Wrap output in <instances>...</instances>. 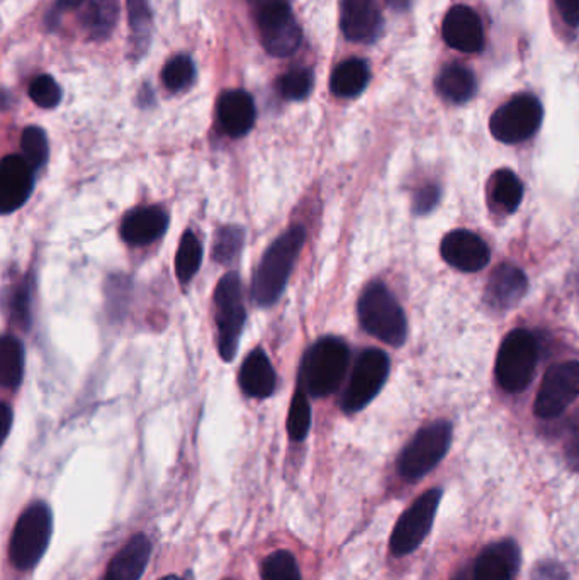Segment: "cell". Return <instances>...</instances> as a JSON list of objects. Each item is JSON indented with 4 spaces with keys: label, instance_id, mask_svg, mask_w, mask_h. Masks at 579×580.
Returning a JSON list of instances; mask_svg holds the SVG:
<instances>
[{
    "label": "cell",
    "instance_id": "40",
    "mask_svg": "<svg viewBox=\"0 0 579 580\" xmlns=\"http://www.w3.org/2000/svg\"><path fill=\"white\" fill-rule=\"evenodd\" d=\"M556 5L569 26H579V0H556Z\"/></svg>",
    "mask_w": 579,
    "mask_h": 580
},
{
    "label": "cell",
    "instance_id": "45",
    "mask_svg": "<svg viewBox=\"0 0 579 580\" xmlns=\"http://www.w3.org/2000/svg\"><path fill=\"white\" fill-rule=\"evenodd\" d=\"M454 580H472V573L469 576L468 570H462V572L457 573V576L454 577Z\"/></svg>",
    "mask_w": 579,
    "mask_h": 580
},
{
    "label": "cell",
    "instance_id": "2",
    "mask_svg": "<svg viewBox=\"0 0 579 580\" xmlns=\"http://www.w3.org/2000/svg\"><path fill=\"white\" fill-rule=\"evenodd\" d=\"M350 351L340 338H322L304 355L301 365V382L313 397L334 394L346 378L349 368Z\"/></svg>",
    "mask_w": 579,
    "mask_h": 580
},
{
    "label": "cell",
    "instance_id": "20",
    "mask_svg": "<svg viewBox=\"0 0 579 580\" xmlns=\"http://www.w3.org/2000/svg\"><path fill=\"white\" fill-rule=\"evenodd\" d=\"M169 228V216L158 206L138 207L126 214L121 225V237L126 243L143 246L164 237Z\"/></svg>",
    "mask_w": 579,
    "mask_h": 580
},
{
    "label": "cell",
    "instance_id": "23",
    "mask_svg": "<svg viewBox=\"0 0 579 580\" xmlns=\"http://www.w3.org/2000/svg\"><path fill=\"white\" fill-rule=\"evenodd\" d=\"M276 372L269 357L262 348H255L240 368V386L250 397L265 399L276 390Z\"/></svg>",
    "mask_w": 579,
    "mask_h": 580
},
{
    "label": "cell",
    "instance_id": "6",
    "mask_svg": "<svg viewBox=\"0 0 579 580\" xmlns=\"http://www.w3.org/2000/svg\"><path fill=\"white\" fill-rule=\"evenodd\" d=\"M453 442V426L437 421L420 430L401 451L398 470L407 481H419L438 466Z\"/></svg>",
    "mask_w": 579,
    "mask_h": 580
},
{
    "label": "cell",
    "instance_id": "27",
    "mask_svg": "<svg viewBox=\"0 0 579 580\" xmlns=\"http://www.w3.org/2000/svg\"><path fill=\"white\" fill-rule=\"evenodd\" d=\"M24 374V348L16 336L5 335L0 341V384L17 389Z\"/></svg>",
    "mask_w": 579,
    "mask_h": 580
},
{
    "label": "cell",
    "instance_id": "31",
    "mask_svg": "<svg viewBox=\"0 0 579 580\" xmlns=\"http://www.w3.org/2000/svg\"><path fill=\"white\" fill-rule=\"evenodd\" d=\"M315 85V75L310 69H292L277 82L280 96L288 100H303Z\"/></svg>",
    "mask_w": 579,
    "mask_h": 580
},
{
    "label": "cell",
    "instance_id": "18",
    "mask_svg": "<svg viewBox=\"0 0 579 580\" xmlns=\"http://www.w3.org/2000/svg\"><path fill=\"white\" fill-rule=\"evenodd\" d=\"M75 15L84 35L102 41L112 35L120 21V0H75Z\"/></svg>",
    "mask_w": 579,
    "mask_h": 580
},
{
    "label": "cell",
    "instance_id": "10",
    "mask_svg": "<svg viewBox=\"0 0 579 580\" xmlns=\"http://www.w3.org/2000/svg\"><path fill=\"white\" fill-rule=\"evenodd\" d=\"M541 102L529 94L514 97L496 109L490 121L493 136L502 143H520L535 134L542 122Z\"/></svg>",
    "mask_w": 579,
    "mask_h": 580
},
{
    "label": "cell",
    "instance_id": "34",
    "mask_svg": "<svg viewBox=\"0 0 579 580\" xmlns=\"http://www.w3.org/2000/svg\"><path fill=\"white\" fill-rule=\"evenodd\" d=\"M311 426V408L306 394L298 390L292 397L288 416V433L294 442L306 438Z\"/></svg>",
    "mask_w": 579,
    "mask_h": 580
},
{
    "label": "cell",
    "instance_id": "11",
    "mask_svg": "<svg viewBox=\"0 0 579 580\" xmlns=\"http://www.w3.org/2000/svg\"><path fill=\"white\" fill-rule=\"evenodd\" d=\"M578 396L579 362L557 363L545 372L533 409L542 420H553L560 416Z\"/></svg>",
    "mask_w": 579,
    "mask_h": 580
},
{
    "label": "cell",
    "instance_id": "36",
    "mask_svg": "<svg viewBox=\"0 0 579 580\" xmlns=\"http://www.w3.org/2000/svg\"><path fill=\"white\" fill-rule=\"evenodd\" d=\"M29 97L41 109H53L62 100V88L53 76L39 75L29 85Z\"/></svg>",
    "mask_w": 579,
    "mask_h": 580
},
{
    "label": "cell",
    "instance_id": "44",
    "mask_svg": "<svg viewBox=\"0 0 579 580\" xmlns=\"http://www.w3.org/2000/svg\"><path fill=\"white\" fill-rule=\"evenodd\" d=\"M388 4L391 5L393 9H398V11H401V9L408 8L410 0H388Z\"/></svg>",
    "mask_w": 579,
    "mask_h": 580
},
{
    "label": "cell",
    "instance_id": "14",
    "mask_svg": "<svg viewBox=\"0 0 579 580\" xmlns=\"http://www.w3.org/2000/svg\"><path fill=\"white\" fill-rule=\"evenodd\" d=\"M441 253L447 264L460 271H478L492 258L487 244L478 234L457 229L442 241Z\"/></svg>",
    "mask_w": 579,
    "mask_h": 580
},
{
    "label": "cell",
    "instance_id": "43",
    "mask_svg": "<svg viewBox=\"0 0 579 580\" xmlns=\"http://www.w3.org/2000/svg\"><path fill=\"white\" fill-rule=\"evenodd\" d=\"M250 2H252L254 5H257L258 11L269 8V5L288 4V0H250Z\"/></svg>",
    "mask_w": 579,
    "mask_h": 580
},
{
    "label": "cell",
    "instance_id": "4",
    "mask_svg": "<svg viewBox=\"0 0 579 580\" xmlns=\"http://www.w3.org/2000/svg\"><path fill=\"white\" fill-rule=\"evenodd\" d=\"M53 516L47 504L35 503L20 516L12 533L9 555L20 570H29L41 560L50 545Z\"/></svg>",
    "mask_w": 579,
    "mask_h": 580
},
{
    "label": "cell",
    "instance_id": "13",
    "mask_svg": "<svg viewBox=\"0 0 579 580\" xmlns=\"http://www.w3.org/2000/svg\"><path fill=\"white\" fill-rule=\"evenodd\" d=\"M32 165L27 164L23 155H8L0 164V209L9 214L20 209L32 195L33 179Z\"/></svg>",
    "mask_w": 579,
    "mask_h": 580
},
{
    "label": "cell",
    "instance_id": "8",
    "mask_svg": "<svg viewBox=\"0 0 579 580\" xmlns=\"http://www.w3.org/2000/svg\"><path fill=\"white\" fill-rule=\"evenodd\" d=\"M442 500L441 488H432L411 504L410 508L398 519L391 534V554L405 557L422 545L429 536Z\"/></svg>",
    "mask_w": 579,
    "mask_h": 580
},
{
    "label": "cell",
    "instance_id": "35",
    "mask_svg": "<svg viewBox=\"0 0 579 580\" xmlns=\"http://www.w3.org/2000/svg\"><path fill=\"white\" fill-rule=\"evenodd\" d=\"M243 238L245 234L237 226H225V228L219 229L218 234H216L215 253H213L215 259H218L219 264L222 265L233 262L242 250Z\"/></svg>",
    "mask_w": 579,
    "mask_h": 580
},
{
    "label": "cell",
    "instance_id": "7",
    "mask_svg": "<svg viewBox=\"0 0 579 580\" xmlns=\"http://www.w3.org/2000/svg\"><path fill=\"white\" fill-rule=\"evenodd\" d=\"M216 323L219 331V353L222 360L234 359L239 351L240 336L245 325V305L239 275L227 274L216 287Z\"/></svg>",
    "mask_w": 579,
    "mask_h": 580
},
{
    "label": "cell",
    "instance_id": "39",
    "mask_svg": "<svg viewBox=\"0 0 579 580\" xmlns=\"http://www.w3.org/2000/svg\"><path fill=\"white\" fill-rule=\"evenodd\" d=\"M438 195H441V192L435 185H425L414 198V210L419 214L430 213V210L434 209L435 204L438 203Z\"/></svg>",
    "mask_w": 579,
    "mask_h": 580
},
{
    "label": "cell",
    "instance_id": "38",
    "mask_svg": "<svg viewBox=\"0 0 579 580\" xmlns=\"http://www.w3.org/2000/svg\"><path fill=\"white\" fill-rule=\"evenodd\" d=\"M12 310H14L16 319L20 321L21 325L27 328L29 319H32V314H29V287L23 286L17 290L16 299L12 302Z\"/></svg>",
    "mask_w": 579,
    "mask_h": 580
},
{
    "label": "cell",
    "instance_id": "25",
    "mask_svg": "<svg viewBox=\"0 0 579 580\" xmlns=\"http://www.w3.org/2000/svg\"><path fill=\"white\" fill-rule=\"evenodd\" d=\"M131 31V53L136 60L148 50L152 41V9L148 0H126Z\"/></svg>",
    "mask_w": 579,
    "mask_h": 580
},
{
    "label": "cell",
    "instance_id": "15",
    "mask_svg": "<svg viewBox=\"0 0 579 580\" xmlns=\"http://www.w3.org/2000/svg\"><path fill=\"white\" fill-rule=\"evenodd\" d=\"M520 565V546L514 540H502L481 552L472 569V580H515Z\"/></svg>",
    "mask_w": 579,
    "mask_h": 580
},
{
    "label": "cell",
    "instance_id": "47",
    "mask_svg": "<svg viewBox=\"0 0 579 580\" xmlns=\"http://www.w3.org/2000/svg\"><path fill=\"white\" fill-rule=\"evenodd\" d=\"M227 580H230V579H227Z\"/></svg>",
    "mask_w": 579,
    "mask_h": 580
},
{
    "label": "cell",
    "instance_id": "17",
    "mask_svg": "<svg viewBox=\"0 0 579 580\" xmlns=\"http://www.w3.org/2000/svg\"><path fill=\"white\" fill-rule=\"evenodd\" d=\"M383 15L376 0H341L340 27L347 39L369 43L377 38Z\"/></svg>",
    "mask_w": 579,
    "mask_h": 580
},
{
    "label": "cell",
    "instance_id": "9",
    "mask_svg": "<svg viewBox=\"0 0 579 580\" xmlns=\"http://www.w3.org/2000/svg\"><path fill=\"white\" fill-rule=\"evenodd\" d=\"M389 375V359L384 351L365 350L353 365L349 386L343 394L341 408L346 412H358L383 389L384 382Z\"/></svg>",
    "mask_w": 579,
    "mask_h": 580
},
{
    "label": "cell",
    "instance_id": "22",
    "mask_svg": "<svg viewBox=\"0 0 579 580\" xmlns=\"http://www.w3.org/2000/svg\"><path fill=\"white\" fill-rule=\"evenodd\" d=\"M526 274L511 264H503L493 271L486 287V301L496 310H508L526 295Z\"/></svg>",
    "mask_w": 579,
    "mask_h": 580
},
{
    "label": "cell",
    "instance_id": "42",
    "mask_svg": "<svg viewBox=\"0 0 579 580\" xmlns=\"http://www.w3.org/2000/svg\"><path fill=\"white\" fill-rule=\"evenodd\" d=\"M0 418H2V436L8 438L9 432H11L12 424V411L8 404H2V412H0Z\"/></svg>",
    "mask_w": 579,
    "mask_h": 580
},
{
    "label": "cell",
    "instance_id": "12",
    "mask_svg": "<svg viewBox=\"0 0 579 580\" xmlns=\"http://www.w3.org/2000/svg\"><path fill=\"white\" fill-rule=\"evenodd\" d=\"M258 35L267 53L286 58L300 50L303 29L289 4L269 5L258 11Z\"/></svg>",
    "mask_w": 579,
    "mask_h": 580
},
{
    "label": "cell",
    "instance_id": "29",
    "mask_svg": "<svg viewBox=\"0 0 579 580\" xmlns=\"http://www.w3.org/2000/svg\"><path fill=\"white\" fill-rule=\"evenodd\" d=\"M492 197L502 209L514 213L522 203V182L511 170H498L492 179Z\"/></svg>",
    "mask_w": 579,
    "mask_h": 580
},
{
    "label": "cell",
    "instance_id": "5",
    "mask_svg": "<svg viewBox=\"0 0 579 580\" xmlns=\"http://www.w3.org/2000/svg\"><path fill=\"white\" fill-rule=\"evenodd\" d=\"M538 341L532 333L515 329L503 340L496 359V378L507 392L527 389L538 366Z\"/></svg>",
    "mask_w": 579,
    "mask_h": 580
},
{
    "label": "cell",
    "instance_id": "16",
    "mask_svg": "<svg viewBox=\"0 0 579 580\" xmlns=\"http://www.w3.org/2000/svg\"><path fill=\"white\" fill-rule=\"evenodd\" d=\"M444 39L454 50L478 53L484 48V29L480 15L466 5H457L445 15Z\"/></svg>",
    "mask_w": 579,
    "mask_h": 580
},
{
    "label": "cell",
    "instance_id": "24",
    "mask_svg": "<svg viewBox=\"0 0 579 580\" xmlns=\"http://www.w3.org/2000/svg\"><path fill=\"white\" fill-rule=\"evenodd\" d=\"M369 67L361 58H350V60L341 61L340 65L331 73L330 87L335 96L355 97L364 92L369 84Z\"/></svg>",
    "mask_w": 579,
    "mask_h": 580
},
{
    "label": "cell",
    "instance_id": "37",
    "mask_svg": "<svg viewBox=\"0 0 579 580\" xmlns=\"http://www.w3.org/2000/svg\"><path fill=\"white\" fill-rule=\"evenodd\" d=\"M530 580H569V573L559 561L544 560L533 567Z\"/></svg>",
    "mask_w": 579,
    "mask_h": 580
},
{
    "label": "cell",
    "instance_id": "41",
    "mask_svg": "<svg viewBox=\"0 0 579 580\" xmlns=\"http://www.w3.org/2000/svg\"><path fill=\"white\" fill-rule=\"evenodd\" d=\"M568 457L569 466L575 470H579V433L572 436L571 442L568 443Z\"/></svg>",
    "mask_w": 579,
    "mask_h": 580
},
{
    "label": "cell",
    "instance_id": "19",
    "mask_svg": "<svg viewBox=\"0 0 579 580\" xmlns=\"http://www.w3.org/2000/svg\"><path fill=\"white\" fill-rule=\"evenodd\" d=\"M257 119L254 97L245 90H228L218 100V121L231 137H242L254 128Z\"/></svg>",
    "mask_w": 579,
    "mask_h": 580
},
{
    "label": "cell",
    "instance_id": "30",
    "mask_svg": "<svg viewBox=\"0 0 579 580\" xmlns=\"http://www.w3.org/2000/svg\"><path fill=\"white\" fill-rule=\"evenodd\" d=\"M194 76H196V67L188 55H177L167 61L161 72V81L170 92L185 90L194 81Z\"/></svg>",
    "mask_w": 579,
    "mask_h": 580
},
{
    "label": "cell",
    "instance_id": "3",
    "mask_svg": "<svg viewBox=\"0 0 579 580\" xmlns=\"http://www.w3.org/2000/svg\"><path fill=\"white\" fill-rule=\"evenodd\" d=\"M362 328L383 343L401 347L407 341V317L391 290L381 282L371 283L359 299Z\"/></svg>",
    "mask_w": 579,
    "mask_h": 580
},
{
    "label": "cell",
    "instance_id": "46",
    "mask_svg": "<svg viewBox=\"0 0 579 580\" xmlns=\"http://www.w3.org/2000/svg\"><path fill=\"white\" fill-rule=\"evenodd\" d=\"M160 580H189V579H185V577L167 576V577H164V579H160Z\"/></svg>",
    "mask_w": 579,
    "mask_h": 580
},
{
    "label": "cell",
    "instance_id": "1",
    "mask_svg": "<svg viewBox=\"0 0 579 580\" xmlns=\"http://www.w3.org/2000/svg\"><path fill=\"white\" fill-rule=\"evenodd\" d=\"M304 240L306 231L303 226H294L270 244L269 250L262 256L252 283L255 304L267 307L282 295Z\"/></svg>",
    "mask_w": 579,
    "mask_h": 580
},
{
    "label": "cell",
    "instance_id": "28",
    "mask_svg": "<svg viewBox=\"0 0 579 580\" xmlns=\"http://www.w3.org/2000/svg\"><path fill=\"white\" fill-rule=\"evenodd\" d=\"M201 262H203V244L196 234L185 231L176 256V274L179 280L188 283L200 270Z\"/></svg>",
    "mask_w": 579,
    "mask_h": 580
},
{
    "label": "cell",
    "instance_id": "33",
    "mask_svg": "<svg viewBox=\"0 0 579 580\" xmlns=\"http://www.w3.org/2000/svg\"><path fill=\"white\" fill-rule=\"evenodd\" d=\"M21 149H23V157L26 158L27 164L32 165L33 170H38L47 164L48 153H50L47 133L38 126L26 128L23 137H21Z\"/></svg>",
    "mask_w": 579,
    "mask_h": 580
},
{
    "label": "cell",
    "instance_id": "26",
    "mask_svg": "<svg viewBox=\"0 0 579 580\" xmlns=\"http://www.w3.org/2000/svg\"><path fill=\"white\" fill-rule=\"evenodd\" d=\"M437 88L445 99L462 104L471 99L477 90V78L471 70L462 65H449L438 75Z\"/></svg>",
    "mask_w": 579,
    "mask_h": 580
},
{
    "label": "cell",
    "instance_id": "32",
    "mask_svg": "<svg viewBox=\"0 0 579 580\" xmlns=\"http://www.w3.org/2000/svg\"><path fill=\"white\" fill-rule=\"evenodd\" d=\"M262 580H303L298 561L286 549L274 552L262 564Z\"/></svg>",
    "mask_w": 579,
    "mask_h": 580
},
{
    "label": "cell",
    "instance_id": "21",
    "mask_svg": "<svg viewBox=\"0 0 579 580\" xmlns=\"http://www.w3.org/2000/svg\"><path fill=\"white\" fill-rule=\"evenodd\" d=\"M152 543L146 534H135L116 554L108 567L106 580H140L150 561Z\"/></svg>",
    "mask_w": 579,
    "mask_h": 580
}]
</instances>
